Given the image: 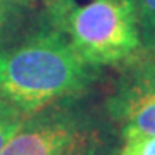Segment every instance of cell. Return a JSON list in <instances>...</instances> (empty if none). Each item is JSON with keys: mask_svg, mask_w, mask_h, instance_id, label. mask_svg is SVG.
I'll return each instance as SVG.
<instances>
[{"mask_svg": "<svg viewBox=\"0 0 155 155\" xmlns=\"http://www.w3.org/2000/svg\"><path fill=\"white\" fill-rule=\"evenodd\" d=\"M97 69L79 57L62 31L40 33L0 52V98L29 116L84 91Z\"/></svg>", "mask_w": 155, "mask_h": 155, "instance_id": "cell-1", "label": "cell"}, {"mask_svg": "<svg viewBox=\"0 0 155 155\" xmlns=\"http://www.w3.org/2000/svg\"><path fill=\"white\" fill-rule=\"evenodd\" d=\"M52 14L79 57L90 66H116L141 48L134 0H93L74 7L52 0Z\"/></svg>", "mask_w": 155, "mask_h": 155, "instance_id": "cell-2", "label": "cell"}, {"mask_svg": "<svg viewBox=\"0 0 155 155\" xmlns=\"http://www.w3.org/2000/svg\"><path fill=\"white\" fill-rule=\"evenodd\" d=\"M98 134L91 121L69 105L29 114L0 155H95Z\"/></svg>", "mask_w": 155, "mask_h": 155, "instance_id": "cell-3", "label": "cell"}, {"mask_svg": "<svg viewBox=\"0 0 155 155\" xmlns=\"http://www.w3.org/2000/svg\"><path fill=\"white\" fill-rule=\"evenodd\" d=\"M109 109L112 117L121 122L126 141L155 136V62L140 67L122 84Z\"/></svg>", "mask_w": 155, "mask_h": 155, "instance_id": "cell-4", "label": "cell"}, {"mask_svg": "<svg viewBox=\"0 0 155 155\" xmlns=\"http://www.w3.org/2000/svg\"><path fill=\"white\" fill-rule=\"evenodd\" d=\"M141 47L155 55V0H134Z\"/></svg>", "mask_w": 155, "mask_h": 155, "instance_id": "cell-5", "label": "cell"}, {"mask_svg": "<svg viewBox=\"0 0 155 155\" xmlns=\"http://www.w3.org/2000/svg\"><path fill=\"white\" fill-rule=\"evenodd\" d=\"M28 114L19 110L16 105L9 104L7 100L0 98V152L5 148V145L17 133Z\"/></svg>", "mask_w": 155, "mask_h": 155, "instance_id": "cell-6", "label": "cell"}, {"mask_svg": "<svg viewBox=\"0 0 155 155\" xmlns=\"http://www.w3.org/2000/svg\"><path fill=\"white\" fill-rule=\"evenodd\" d=\"M122 155H155V136L126 141Z\"/></svg>", "mask_w": 155, "mask_h": 155, "instance_id": "cell-7", "label": "cell"}, {"mask_svg": "<svg viewBox=\"0 0 155 155\" xmlns=\"http://www.w3.org/2000/svg\"><path fill=\"white\" fill-rule=\"evenodd\" d=\"M14 4H19V0H0V36L4 33V28H5L7 21L14 14L12 12L14 11Z\"/></svg>", "mask_w": 155, "mask_h": 155, "instance_id": "cell-8", "label": "cell"}, {"mask_svg": "<svg viewBox=\"0 0 155 155\" xmlns=\"http://www.w3.org/2000/svg\"><path fill=\"white\" fill-rule=\"evenodd\" d=\"M19 2H28V0H19Z\"/></svg>", "mask_w": 155, "mask_h": 155, "instance_id": "cell-9", "label": "cell"}]
</instances>
